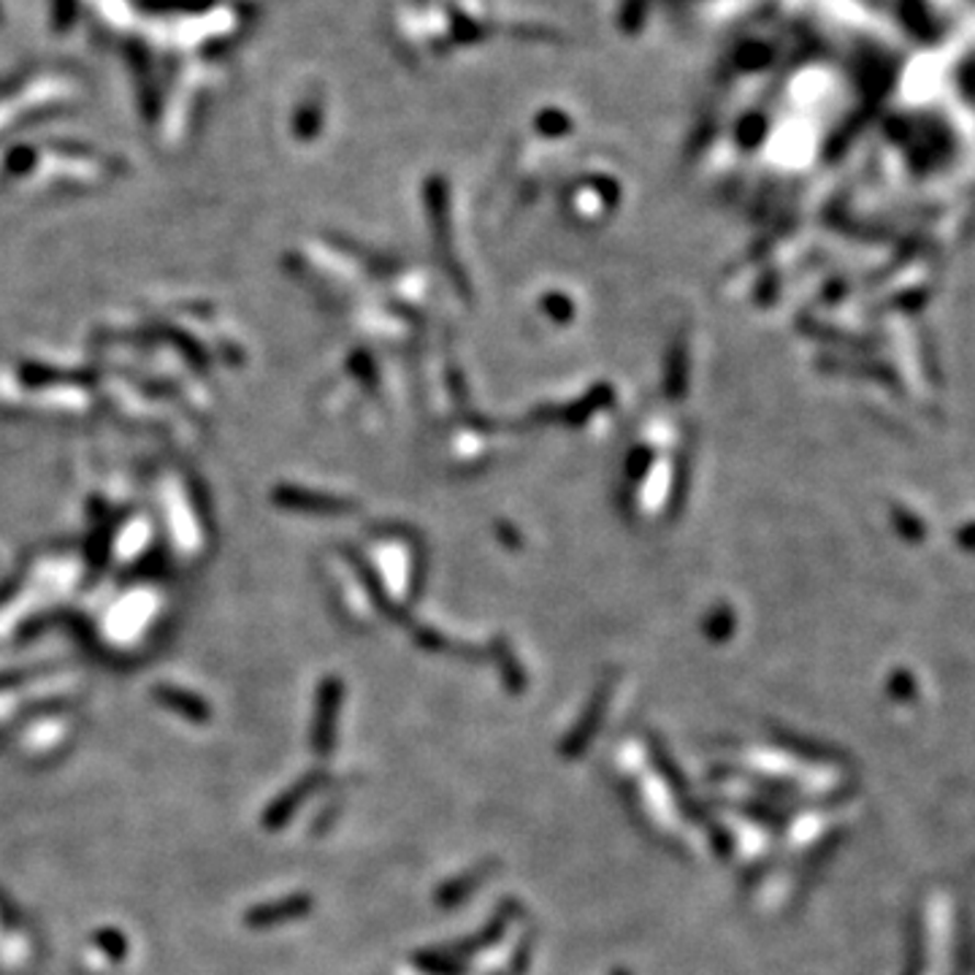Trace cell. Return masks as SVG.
I'll use <instances>...</instances> for the list:
<instances>
[{
  "mask_svg": "<svg viewBox=\"0 0 975 975\" xmlns=\"http://www.w3.org/2000/svg\"><path fill=\"white\" fill-rule=\"evenodd\" d=\"M77 0H55L52 3V25L57 33H66L77 20Z\"/></svg>",
  "mask_w": 975,
  "mask_h": 975,
  "instance_id": "1",
  "label": "cell"
},
{
  "mask_svg": "<svg viewBox=\"0 0 975 975\" xmlns=\"http://www.w3.org/2000/svg\"><path fill=\"white\" fill-rule=\"evenodd\" d=\"M149 3H152V0H149ZM155 5H160V9H204V5H209V0H155Z\"/></svg>",
  "mask_w": 975,
  "mask_h": 975,
  "instance_id": "2",
  "label": "cell"
},
{
  "mask_svg": "<svg viewBox=\"0 0 975 975\" xmlns=\"http://www.w3.org/2000/svg\"><path fill=\"white\" fill-rule=\"evenodd\" d=\"M0 25H3V9H0Z\"/></svg>",
  "mask_w": 975,
  "mask_h": 975,
  "instance_id": "3",
  "label": "cell"
}]
</instances>
